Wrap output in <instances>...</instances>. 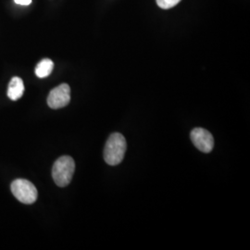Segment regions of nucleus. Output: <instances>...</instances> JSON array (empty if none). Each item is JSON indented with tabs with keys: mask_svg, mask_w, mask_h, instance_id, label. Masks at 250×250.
<instances>
[{
	"mask_svg": "<svg viewBox=\"0 0 250 250\" xmlns=\"http://www.w3.org/2000/svg\"><path fill=\"white\" fill-rule=\"evenodd\" d=\"M126 148V140L123 134L119 133L111 134L104 148V160L111 166L120 164L125 158Z\"/></svg>",
	"mask_w": 250,
	"mask_h": 250,
	"instance_id": "1",
	"label": "nucleus"
},
{
	"mask_svg": "<svg viewBox=\"0 0 250 250\" xmlns=\"http://www.w3.org/2000/svg\"><path fill=\"white\" fill-rule=\"evenodd\" d=\"M75 162L70 156H62L54 163L52 177L56 185L60 188L67 187L74 174Z\"/></svg>",
	"mask_w": 250,
	"mask_h": 250,
	"instance_id": "2",
	"label": "nucleus"
},
{
	"mask_svg": "<svg viewBox=\"0 0 250 250\" xmlns=\"http://www.w3.org/2000/svg\"><path fill=\"white\" fill-rule=\"evenodd\" d=\"M10 188L13 196L23 204H34L38 197V192L35 185L25 179L14 180Z\"/></svg>",
	"mask_w": 250,
	"mask_h": 250,
	"instance_id": "3",
	"label": "nucleus"
},
{
	"mask_svg": "<svg viewBox=\"0 0 250 250\" xmlns=\"http://www.w3.org/2000/svg\"><path fill=\"white\" fill-rule=\"evenodd\" d=\"M71 101V88L67 83H62L50 91L47 104L53 109L66 107Z\"/></svg>",
	"mask_w": 250,
	"mask_h": 250,
	"instance_id": "4",
	"label": "nucleus"
},
{
	"mask_svg": "<svg viewBox=\"0 0 250 250\" xmlns=\"http://www.w3.org/2000/svg\"><path fill=\"white\" fill-rule=\"evenodd\" d=\"M191 140L198 150L209 153L213 149L214 139L212 134L203 128H195L191 132Z\"/></svg>",
	"mask_w": 250,
	"mask_h": 250,
	"instance_id": "5",
	"label": "nucleus"
},
{
	"mask_svg": "<svg viewBox=\"0 0 250 250\" xmlns=\"http://www.w3.org/2000/svg\"><path fill=\"white\" fill-rule=\"evenodd\" d=\"M24 93V84L23 81L20 77H13L9 82L8 88V97L11 100L15 101L21 99Z\"/></svg>",
	"mask_w": 250,
	"mask_h": 250,
	"instance_id": "6",
	"label": "nucleus"
},
{
	"mask_svg": "<svg viewBox=\"0 0 250 250\" xmlns=\"http://www.w3.org/2000/svg\"><path fill=\"white\" fill-rule=\"evenodd\" d=\"M54 69V63L49 59H44L36 65V74L39 78H45L50 75Z\"/></svg>",
	"mask_w": 250,
	"mask_h": 250,
	"instance_id": "7",
	"label": "nucleus"
},
{
	"mask_svg": "<svg viewBox=\"0 0 250 250\" xmlns=\"http://www.w3.org/2000/svg\"><path fill=\"white\" fill-rule=\"evenodd\" d=\"M158 6L163 9H169L175 7L181 0H156Z\"/></svg>",
	"mask_w": 250,
	"mask_h": 250,
	"instance_id": "8",
	"label": "nucleus"
},
{
	"mask_svg": "<svg viewBox=\"0 0 250 250\" xmlns=\"http://www.w3.org/2000/svg\"><path fill=\"white\" fill-rule=\"evenodd\" d=\"M16 4L22 5V6H28L32 3V0H14Z\"/></svg>",
	"mask_w": 250,
	"mask_h": 250,
	"instance_id": "9",
	"label": "nucleus"
}]
</instances>
